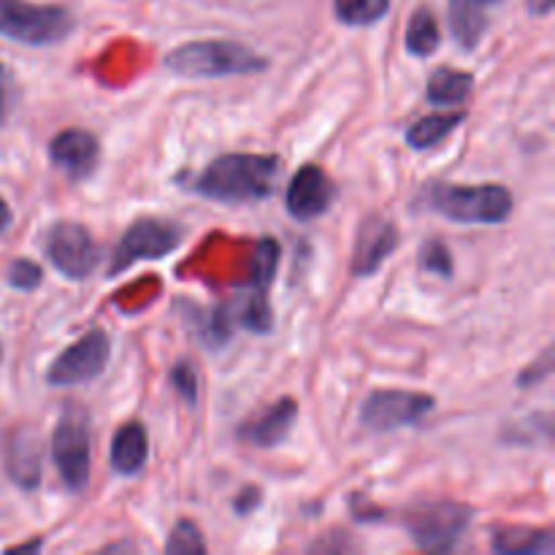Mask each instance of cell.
Wrapping results in <instances>:
<instances>
[{"label":"cell","instance_id":"6da1fadb","mask_svg":"<svg viewBox=\"0 0 555 555\" xmlns=\"http://www.w3.org/2000/svg\"><path fill=\"white\" fill-rule=\"evenodd\" d=\"M276 177H280V157L258 155V152H231L190 179L193 193L209 198L215 204L242 206L258 204L274 193Z\"/></svg>","mask_w":555,"mask_h":555},{"label":"cell","instance_id":"7a4b0ae2","mask_svg":"<svg viewBox=\"0 0 555 555\" xmlns=\"http://www.w3.org/2000/svg\"><path fill=\"white\" fill-rule=\"evenodd\" d=\"M171 74L184 79H217V76H249L269 70L271 60L242 41L206 38L171 49L163 60Z\"/></svg>","mask_w":555,"mask_h":555},{"label":"cell","instance_id":"3957f363","mask_svg":"<svg viewBox=\"0 0 555 555\" xmlns=\"http://www.w3.org/2000/svg\"><path fill=\"white\" fill-rule=\"evenodd\" d=\"M513 193L499 182H437L428 190V206L459 225H502L513 215Z\"/></svg>","mask_w":555,"mask_h":555},{"label":"cell","instance_id":"277c9868","mask_svg":"<svg viewBox=\"0 0 555 555\" xmlns=\"http://www.w3.org/2000/svg\"><path fill=\"white\" fill-rule=\"evenodd\" d=\"M90 412L79 404H65L54 423L52 461L60 472V480L70 493H81L90 482L92 466V434Z\"/></svg>","mask_w":555,"mask_h":555},{"label":"cell","instance_id":"5b68a950","mask_svg":"<svg viewBox=\"0 0 555 555\" xmlns=\"http://www.w3.org/2000/svg\"><path fill=\"white\" fill-rule=\"evenodd\" d=\"M74 25V14L63 5L0 0V36L25 47H52L65 41Z\"/></svg>","mask_w":555,"mask_h":555},{"label":"cell","instance_id":"8992f818","mask_svg":"<svg viewBox=\"0 0 555 555\" xmlns=\"http://www.w3.org/2000/svg\"><path fill=\"white\" fill-rule=\"evenodd\" d=\"M182 225L166 217H141L117 242L108 263V276H119L141 260H160L182 247Z\"/></svg>","mask_w":555,"mask_h":555},{"label":"cell","instance_id":"52a82bcc","mask_svg":"<svg viewBox=\"0 0 555 555\" xmlns=\"http://www.w3.org/2000/svg\"><path fill=\"white\" fill-rule=\"evenodd\" d=\"M475 509L459 502H431L412 509L406 518V531L421 551L448 553L461 542L469 529Z\"/></svg>","mask_w":555,"mask_h":555},{"label":"cell","instance_id":"ba28073f","mask_svg":"<svg viewBox=\"0 0 555 555\" xmlns=\"http://www.w3.org/2000/svg\"><path fill=\"white\" fill-rule=\"evenodd\" d=\"M43 253H47L49 263L70 282H81L98 269L101 263V249H98L95 238L79 222H54L43 242Z\"/></svg>","mask_w":555,"mask_h":555},{"label":"cell","instance_id":"9c48e42d","mask_svg":"<svg viewBox=\"0 0 555 555\" xmlns=\"http://www.w3.org/2000/svg\"><path fill=\"white\" fill-rule=\"evenodd\" d=\"M437 399L421 390H374L361 406V423L369 431H396V428L415 426L428 412H434Z\"/></svg>","mask_w":555,"mask_h":555},{"label":"cell","instance_id":"30bf717a","mask_svg":"<svg viewBox=\"0 0 555 555\" xmlns=\"http://www.w3.org/2000/svg\"><path fill=\"white\" fill-rule=\"evenodd\" d=\"M108 358H112V339H108L106 331L92 328L87 331L81 339H76L74 345L65 347L57 358L52 361L47 372L49 385H81L90 383V379L101 377L108 366Z\"/></svg>","mask_w":555,"mask_h":555},{"label":"cell","instance_id":"8fae6325","mask_svg":"<svg viewBox=\"0 0 555 555\" xmlns=\"http://www.w3.org/2000/svg\"><path fill=\"white\" fill-rule=\"evenodd\" d=\"M401 236L399 228L383 215H369L366 220L358 225L356 233V249H352V274L356 276H374L383 263H388L390 255L399 247Z\"/></svg>","mask_w":555,"mask_h":555},{"label":"cell","instance_id":"7c38bea8","mask_svg":"<svg viewBox=\"0 0 555 555\" xmlns=\"http://www.w3.org/2000/svg\"><path fill=\"white\" fill-rule=\"evenodd\" d=\"M334 198H336V188L334 182H331L328 173H325L320 166H314V163H307V166L298 168L296 177L291 179L285 204H287V211H291V217H296V220L301 222H309L314 220V217L325 215V211L331 209V204H334Z\"/></svg>","mask_w":555,"mask_h":555},{"label":"cell","instance_id":"4fadbf2b","mask_svg":"<svg viewBox=\"0 0 555 555\" xmlns=\"http://www.w3.org/2000/svg\"><path fill=\"white\" fill-rule=\"evenodd\" d=\"M5 472L22 491H36L41 486L43 448L41 434L33 426H16L5 437Z\"/></svg>","mask_w":555,"mask_h":555},{"label":"cell","instance_id":"5bb4252c","mask_svg":"<svg viewBox=\"0 0 555 555\" xmlns=\"http://www.w3.org/2000/svg\"><path fill=\"white\" fill-rule=\"evenodd\" d=\"M101 144L85 128H65L49 141V160L68 173L70 179H85L95 171Z\"/></svg>","mask_w":555,"mask_h":555},{"label":"cell","instance_id":"9a60e30c","mask_svg":"<svg viewBox=\"0 0 555 555\" xmlns=\"http://www.w3.org/2000/svg\"><path fill=\"white\" fill-rule=\"evenodd\" d=\"M296 417H298V401L291 399V396H285V399L274 401V404H271L269 410L260 412V415L244 421L242 428H238V439L253 444V448L271 450L291 437L293 426H296Z\"/></svg>","mask_w":555,"mask_h":555},{"label":"cell","instance_id":"2e32d148","mask_svg":"<svg viewBox=\"0 0 555 555\" xmlns=\"http://www.w3.org/2000/svg\"><path fill=\"white\" fill-rule=\"evenodd\" d=\"M112 469L122 477H133L144 469L146 459H150V437L141 423H125L117 428L112 439Z\"/></svg>","mask_w":555,"mask_h":555},{"label":"cell","instance_id":"e0dca14e","mask_svg":"<svg viewBox=\"0 0 555 555\" xmlns=\"http://www.w3.org/2000/svg\"><path fill=\"white\" fill-rule=\"evenodd\" d=\"M491 3H499V0H450V30L466 52L477 49V43L486 36V5Z\"/></svg>","mask_w":555,"mask_h":555},{"label":"cell","instance_id":"ac0fdd59","mask_svg":"<svg viewBox=\"0 0 555 555\" xmlns=\"http://www.w3.org/2000/svg\"><path fill=\"white\" fill-rule=\"evenodd\" d=\"M472 90H475V76L469 70L459 68H437L428 79L426 98L434 106H461L464 101H469Z\"/></svg>","mask_w":555,"mask_h":555},{"label":"cell","instance_id":"d6986e66","mask_svg":"<svg viewBox=\"0 0 555 555\" xmlns=\"http://www.w3.org/2000/svg\"><path fill=\"white\" fill-rule=\"evenodd\" d=\"M461 122H466L464 112H444V114H428V117H421L417 122H412L406 128V144L412 150H431L439 141L448 139L453 130L461 128Z\"/></svg>","mask_w":555,"mask_h":555},{"label":"cell","instance_id":"ffe728a7","mask_svg":"<svg viewBox=\"0 0 555 555\" xmlns=\"http://www.w3.org/2000/svg\"><path fill=\"white\" fill-rule=\"evenodd\" d=\"M404 47L412 57H431V54L442 47V30H439V22L431 9L421 5V9L410 16Z\"/></svg>","mask_w":555,"mask_h":555},{"label":"cell","instance_id":"44dd1931","mask_svg":"<svg viewBox=\"0 0 555 555\" xmlns=\"http://www.w3.org/2000/svg\"><path fill=\"white\" fill-rule=\"evenodd\" d=\"M555 542L547 529H502L493 537L496 553H553Z\"/></svg>","mask_w":555,"mask_h":555},{"label":"cell","instance_id":"7402d4cb","mask_svg":"<svg viewBox=\"0 0 555 555\" xmlns=\"http://www.w3.org/2000/svg\"><path fill=\"white\" fill-rule=\"evenodd\" d=\"M280 244L276 238L263 236L255 242L253 266H249V285L253 293H266L276 276V266H280Z\"/></svg>","mask_w":555,"mask_h":555},{"label":"cell","instance_id":"603a6c76","mask_svg":"<svg viewBox=\"0 0 555 555\" xmlns=\"http://www.w3.org/2000/svg\"><path fill=\"white\" fill-rule=\"evenodd\" d=\"M393 0H334V14L347 27H369L383 20Z\"/></svg>","mask_w":555,"mask_h":555},{"label":"cell","instance_id":"cb8c5ba5","mask_svg":"<svg viewBox=\"0 0 555 555\" xmlns=\"http://www.w3.org/2000/svg\"><path fill=\"white\" fill-rule=\"evenodd\" d=\"M198 334L209 350H220L231 341L233 334V312L231 307H215L209 312H201Z\"/></svg>","mask_w":555,"mask_h":555},{"label":"cell","instance_id":"d4e9b609","mask_svg":"<svg viewBox=\"0 0 555 555\" xmlns=\"http://www.w3.org/2000/svg\"><path fill=\"white\" fill-rule=\"evenodd\" d=\"M236 320L244 328L253 331V334H271V328H274V312H271L266 293H249L244 298L242 312H238Z\"/></svg>","mask_w":555,"mask_h":555},{"label":"cell","instance_id":"484cf974","mask_svg":"<svg viewBox=\"0 0 555 555\" xmlns=\"http://www.w3.org/2000/svg\"><path fill=\"white\" fill-rule=\"evenodd\" d=\"M417 266H421V271L444 276V280H450L455 269L453 253H450V247L442 238H428V242L423 244L421 255H417Z\"/></svg>","mask_w":555,"mask_h":555},{"label":"cell","instance_id":"4316f807","mask_svg":"<svg viewBox=\"0 0 555 555\" xmlns=\"http://www.w3.org/2000/svg\"><path fill=\"white\" fill-rule=\"evenodd\" d=\"M166 553L168 555L206 553V542H204V534H201L198 526L188 518L177 520V526H173L171 534H168V540H166Z\"/></svg>","mask_w":555,"mask_h":555},{"label":"cell","instance_id":"83f0119b","mask_svg":"<svg viewBox=\"0 0 555 555\" xmlns=\"http://www.w3.org/2000/svg\"><path fill=\"white\" fill-rule=\"evenodd\" d=\"M198 383H201L198 369H195L190 361H179L177 366L171 369L173 390H177L179 399H182L188 406H195V401H198V388H201Z\"/></svg>","mask_w":555,"mask_h":555},{"label":"cell","instance_id":"f1b7e54d","mask_svg":"<svg viewBox=\"0 0 555 555\" xmlns=\"http://www.w3.org/2000/svg\"><path fill=\"white\" fill-rule=\"evenodd\" d=\"M5 280H9L11 287L27 293V291H36V287L41 285L43 271H41V266L33 263V260L16 258L14 263L9 266V271H5Z\"/></svg>","mask_w":555,"mask_h":555},{"label":"cell","instance_id":"f546056e","mask_svg":"<svg viewBox=\"0 0 555 555\" xmlns=\"http://www.w3.org/2000/svg\"><path fill=\"white\" fill-rule=\"evenodd\" d=\"M551 374H553V347H545V352H542L540 361H534L529 369H524V372H520L518 388H531V385L545 383Z\"/></svg>","mask_w":555,"mask_h":555},{"label":"cell","instance_id":"4dcf8cb0","mask_svg":"<svg viewBox=\"0 0 555 555\" xmlns=\"http://www.w3.org/2000/svg\"><path fill=\"white\" fill-rule=\"evenodd\" d=\"M260 502H263V491L258 486H247L233 499V509H236V515H249L260 507Z\"/></svg>","mask_w":555,"mask_h":555},{"label":"cell","instance_id":"1f68e13d","mask_svg":"<svg viewBox=\"0 0 555 555\" xmlns=\"http://www.w3.org/2000/svg\"><path fill=\"white\" fill-rule=\"evenodd\" d=\"M9 103H11L9 74H5V68H3V65H0V122H3L5 114H9Z\"/></svg>","mask_w":555,"mask_h":555},{"label":"cell","instance_id":"d6a6232c","mask_svg":"<svg viewBox=\"0 0 555 555\" xmlns=\"http://www.w3.org/2000/svg\"><path fill=\"white\" fill-rule=\"evenodd\" d=\"M555 0H529V11L534 16H547L553 11Z\"/></svg>","mask_w":555,"mask_h":555},{"label":"cell","instance_id":"836d02e7","mask_svg":"<svg viewBox=\"0 0 555 555\" xmlns=\"http://www.w3.org/2000/svg\"><path fill=\"white\" fill-rule=\"evenodd\" d=\"M11 225V209L3 198H0V233Z\"/></svg>","mask_w":555,"mask_h":555},{"label":"cell","instance_id":"e575fe53","mask_svg":"<svg viewBox=\"0 0 555 555\" xmlns=\"http://www.w3.org/2000/svg\"><path fill=\"white\" fill-rule=\"evenodd\" d=\"M0 361H3V341H0Z\"/></svg>","mask_w":555,"mask_h":555}]
</instances>
